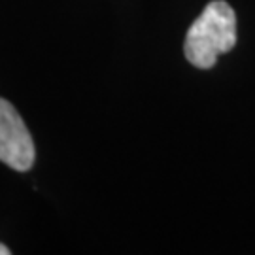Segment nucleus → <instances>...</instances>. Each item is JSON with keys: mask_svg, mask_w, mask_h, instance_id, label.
Listing matches in <instances>:
<instances>
[{"mask_svg": "<svg viewBox=\"0 0 255 255\" xmlns=\"http://www.w3.org/2000/svg\"><path fill=\"white\" fill-rule=\"evenodd\" d=\"M237 46V13L225 0L210 2L193 21L183 44L185 59L197 68H212L219 55Z\"/></svg>", "mask_w": 255, "mask_h": 255, "instance_id": "obj_1", "label": "nucleus"}, {"mask_svg": "<svg viewBox=\"0 0 255 255\" xmlns=\"http://www.w3.org/2000/svg\"><path fill=\"white\" fill-rule=\"evenodd\" d=\"M36 149L25 121L8 101L0 99V161L25 172L34 164Z\"/></svg>", "mask_w": 255, "mask_h": 255, "instance_id": "obj_2", "label": "nucleus"}, {"mask_svg": "<svg viewBox=\"0 0 255 255\" xmlns=\"http://www.w3.org/2000/svg\"><path fill=\"white\" fill-rule=\"evenodd\" d=\"M11 252H9V248H6L4 244H0V255H9Z\"/></svg>", "mask_w": 255, "mask_h": 255, "instance_id": "obj_3", "label": "nucleus"}]
</instances>
